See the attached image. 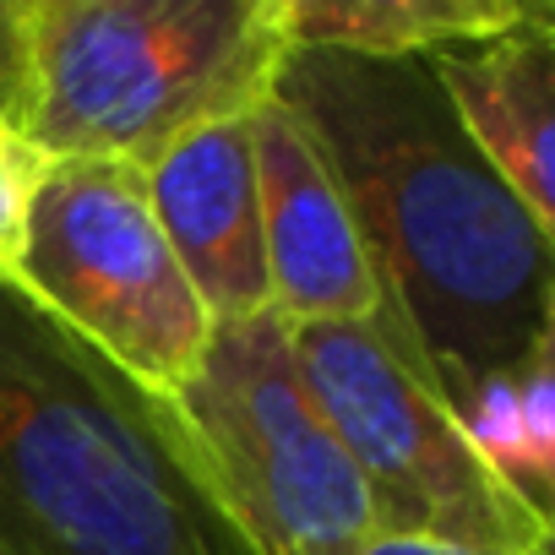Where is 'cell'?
I'll use <instances>...</instances> for the list:
<instances>
[{
	"instance_id": "obj_8",
	"label": "cell",
	"mask_w": 555,
	"mask_h": 555,
	"mask_svg": "<svg viewBox=\"0 0 555 555\" xmlns=\"http://www.w3.org/2000/svg\"><path fill=\"white\" fill-rule=\"evenodd\" d=\"M256 191H261V256L272 317L300 322H376V278L360 229L317 153V142L272 99L250 115Z\"/></svg>"
},
{
	"instance_id": "obj_9",
	"label": "cell",
	"mask_w": 555,
	"mask_h": 555,
	"mask_svg": "<svg viewBox=\"0 0 555 555\" xmlns=\"http://www.w3.org/2000/svg\"><path fill=\"white\" fill-rule=\"evenodd\" d=\"M457 126L479 158L506 180V191L533 212L539 229L555 223V12L441 50L430 61Z\"/></svg>"
},
{
	"instance_id": "obj_12",
	"label": "cell",
	"mask_w": 555,
	"mask_h": 555,
	"mask_svg": "<svg viewBox=\"0 0 555 555\" xmlns=\"http://www.w3.org/2000/svg\"><path fill=\"white\" fill-rule=\"evenodd\" d=\"M44 169H50V158L23 131V120L0 115V284H17L23 278L28 218H34V196H39Z\"/></svg>"
},
{
	"instance_id": "obj_13",
	"label": "cell",
	"mask_w": 555,
	"mask_h": 555,
	"mask_svg": "<svg viewBox=\"0 0 555 555\" xmlns=\"http://www.w3.org/2000/svg\"><path fill=\"white\" fill-rule=\"evenodd\" d=\"M0 115H28V0H0Z\"/></svg>"
},
{
	"instance_id": "obj_3",
	"label": "cell",
	"mask_w": 555,
	"mask_h": 555,
	"mask_svg": "<svg viewBox=\"0 0 555 555\" xmlns=\"http://www.w3.org/2000/svg\"><path fill=\"white\" fill-rule=\"evenodd\" d=\"M272 0H28V115L44 158L147 164L245 115L284 61Z\"/></svg>"
},
{
	"instance_id": "obj_1",
	"label": "cell",
	"mask_w": 555,
	"mask_h": 555,
	"mask_svg": "<svg viewBox=\"0 0 555 555\" xmlns=\"http://www.w3.org/2000/svg\"><path fill=\"white\" fill-rule=\"evenodd\" d=\"M267 99L317 142L376 278V327L447 409L555 349L550 229L479 158L430 61L284 50Z\"/></svg>"
},
{
	"instance_id": "obj_10",
	"label": "cell",
	"mask_w": 555,
	"mask_h": 555,
	"mask_svg": "<svg viewBox=\"0 0 555 555\" xmlns=\"http://www.w3.org/2000/svg\"><path fill=\"white\" fill-rule=\"evenodd\" d=\"M544 0H272V28L289 50L365 61H436L544 17Z\"/></svg>"
},
{
	"instance_id": "obj_5",
	"label": "cell",
	"mask_w": 555,
	"mask_h": 555,
	"mask_svg": "<svg viewBox=\"0 0 555 555\" xmlns=\"http://www.w3.org/2000/svg\"><path fill=\"white\" fill-rule=\"evenodd\" d=\"M289 344L382 533L468 555H550V522L479 463L457 414L376 322H300Z\"/></svg>"
},
{
	"instance_id": "obj_11",
	"label": "cell",
	"mask_w": 555,
	"mask_h": 555,
	"mask_svg": "<svg viewBox=\"0 0 555 555\" xmlns=\"http://www.w3.org/2000/svg\"><path fill=\"white\" fill-rule=\"evenodd\" d=\"M479 463L550 522V479H555V349L533 354L517 371L485 376L452 403Z\"/></svg>"
},
{
	"instance_id": "obj_4",
	"label": "cell",
	"mask_w": 555,
	"mask_h": 555,
	"mask_svg": "<svg viewBox=\"0 0 555 555\" xmlns=\"http://www.w3.org/2000/svg\"><path fill=\"white\" fill-rule=\"evenodd\" d=\"M180 430L256 555H360L382 528L317 409L284 317L212 322L196 371L169 392Z\"/></svg>"
},
{
	"instance_id": "obj_6",
	"label": "cell",
	"mask_w": 555,
	"mask_h": 555,
	"mask_svg": "<svg viewBox=\"0 0 555 555\" xmlns=\"http://www.w3.org/2000/svg\"><path fill=\"white\" fill-rule=\"evenodd\" d=\"M17 284L158 398L196 371L212 333L126 158H50Z\"/></svg>"
},
{
	"instance_id": "obj_2",
	"label": "cell",
	"mask_w": 555,
	"mask_h": 555,
	"mask_svg": "<svg viewBox=\"0 0 555 555\" xmlns=\"http://www.w3.org/2000/svg\"><path fill=\"white\" fill-rule=\"evenodd\" d=\"M0 555H256L169 398L0 284Z\"/></svg>"
},
{
	"instance_id": "obj_7",
	"label": "cell",
	"mask_w": 555,
	"mask_h": 555,
	"mask_svg": "<svg viewBox=\"0 0 555 555\" xmlns=\"http://www.w3.org/2000/svg\"><path fill=\"white\" fill-rule=\"evenodd\" d=\"M250 115L256 109L207 120L137 164L153 218L212 322L272 311Z\"/></svg>"
},
{
	"instance_id": "obj_14",
	"label": "cell",
	"mask_w": 555,
	"mask_h": 555,
	"mask_svg": "<svg viewBox=\"0 0 555 555\" xmlns=\"http://www.w3.org/2000/svg\"><path fill=\"white\" fill-rule=\"evenodd\" d=\"M360 555H468V550H452V544H436V539H403V533H376Z\"/></svg>"
}]
</instances>
